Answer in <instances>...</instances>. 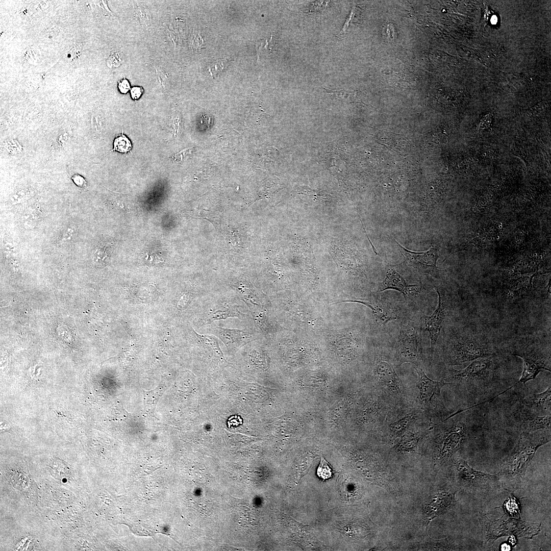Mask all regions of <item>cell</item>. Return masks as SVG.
Listing matches in <instances>:
<instances>
[{
	"label": "cell",
	"instance_id": "6da1fadb",
	"mask_svg": "<svg viewBox=\"0 0 551 551\" xmlns=\"http://www.w3.org/2000/svg\"><path fill=\"white\" fill-rule=\"evenodd\" d=\"M503 364L498 354L479 358L463 369H448L442 380L454 385L471 404L480 403L514 384L506 375Z\"/></svg>",
	"mask_w": 551,
	"mask_h": 551
},
{
	"label": "cell",
	"instance_id": "7a4b0ae2",
	"mask_svg": "<svg viewBox=\"0 0 551 551\" xmlns=\"http://www.w3.org/2000/svg\"><path fill=\"white\" fill-rule=\"evenodd\" d=\"M550 429H542L520 434L515 446L503 460L501 474L516 482L519 481L537 449L550 440Z\"/></svg>",
	"mask_w": 551,
	"mask_h": 551
},
{
	"label": "cell",
	"instance_id": "3957f363",
	"mask_svg": "<svg viewBox=\"0 0 551 551\" xmlns=\"http://www.w3.org/2000/svg\"><path fill=\"white\" fill-rule=\"evenodd\" d=\"M496 354V349L484 336L470 332L451 340L445 349L443 357L447 365L455 366Z\"/></svg>",
	"mask_w": 551,
	"mask_h": 551
},
{
	"label": "cell",
	"instance_id": "277c9868",
	"mask_svg": "<svg viewBox=\"0 0 551 551\" xmlns=\"http://www.w3.org/2000/svg\"><path fill=\"white\" fill-rule=\"evenodd\" d=\"M502 416L506 426L520 434L550 429V415H537L527 407L520 398L506 406L503 411Z\"/></svg>",
	"mask_w": 551,
	"mask_h": 551
},
{
	"label": "cell",
	"instance_id": "5b68a950",
	"mask_svg": "<svg viewBox=\"0 0 551 551\" xmlns=\"http://www.w3.org/2000/svg\"><path fill=\"white\" fill-rule=\"evenodd\" d=\"M437 428L436 458L445 460L462 445L469 435V425L464 418H457L441 423Z\"/></svg>",
	"mask_w": 551,
	"mask_h": 551
},
{
	"label": "cell",
	"instance_id": "8992f818",
	"mask_svg": "<svg viewBox=\"0 0 551 551\" xmlns=\"http://www.w3.org/2000/svg\"><path fill=\"white\" fill-rule=\"evenodd\" d=\"M512 355L521 357L523 360V370L521 377L517 384L525 383L534 379L541 371H550V356L549 352H545L540 348L530 345H522L516 348Z\"/></svg>",
	"mask_w": 551,
	"mask_h": 551
},
{
	"label": "cell",
	"instance_id": "52a82bcc",
	"mask_svg": "<svg viewBox=\"0 0 551 551\" xmlns=\"http://www.w3.org/2000/svg\"><path fill=\"white\" fill-rule=\"evenodd\" d=\"M396 351L400 364L410 362L418 365L420 343L417 328L411 324H400Z\"/></svg>",
	"mask_w": 551,
	"mask_h": 551
},
{
	"label": "cell",
	"instance_id": "ba28073f",
	"mask_svg": "<svg viewBox=\"0 0 551 551\" xmlns=\"http://www.w3.org/2000/svg\"><path fill=\"white\" fill-rule=\"evenodd\" d=\"M395 241L405 261L410 266L421 272L433 274L436 272V262L439 257V250L437 247L433 246L426 251L415 252L405 248L395 240Z\"/></svg>",
	"mask_w": 551,
	"mask_h": 551
},
{
	"label": "cell",
	"instance_id": "9c48e42d",
	"mask_svg": "<svg viewBox=\"0 0 551 551\" xmlns=\"http://www.w3.org/2000/svg\"><path fill=\"white\" fill-rule=\"evenodd\" d=\"M375 373L379 383L390 393L398 396L403 394L402 382L392 364L386 357L379 358L375 366Z\"/></svg>",
	"mask_w": 551,
	"mask_h": 551
},
{
	"label": "cell",
	"instance_id": "30bf717a",
	"mask_svg": "<svg viewBox=\"0 0 551 551\" xmlns=\"http://www.w3.org/2000/svg\"><path fill=\"white\" fill-rule=\"evenodd\" d=\"M414 368L418 375L416 386L419 390V400L424 405H433L439 399L442 388L449 383L443 380L436 381L430 379L418 365H415Z\"/></svg>",
	"mask_w": 551,
	"mask_h": 551
},
{
	"label": "cell",
	"instance_id": "8fae6325",
	"mask_svg": "<svg viewBox=\"0 0 551 551\" xmlns=\"http://www.w3.org/2000/svg\"><path fill=\"white\" fill-rule=\"evenodd\" d=\"M439 296L438 305L430 316H424L423 319L431 340V353L433 354L438 338L443 327L446 315V306L443 294L435 287Z\"/></svg>",
	"mask_w": 551,
	"mask_h": 551
},
{
	"label": "cell",
	"instance_id": "7c38bea8",
	"mask_svg": "<svg viewBox=\"0 0 551 551\" xmlns=\"http://www.w3.org/2000/svg\"><path fill=\"white\" fill-rule=\"evenodd\" d=\"M387 289L397 290L402 293L405 298L416 295L420 291V288L417 285L408 284L398 272L390 268L388 269L386 277L381 284L379 291Z\"/></svg>",
	"mask_w": 551,
	"mask_h": 551
},
{
	"label": "cell",
	"instance_id": "4fadbf2b",
	"mask_svg": "<svg viewBox=\"0 0 551 551\" xmlns=\"http://www.w3.org/2000/svg\"><path fill=\"white\" fill-rule=\"evenodd\" d=\"M456 466L461 478L470 488L487 486L496 479V476L475 471L462 459L457 460Z\"/></svg>",
	"mask_w": 551,
	"mask_h": 551
},
{
	"label": "cell",
	"instance_id": "5bb4252c",
	"mask_svg": "<svg viewBox=\"0 0 551 551\" xmlns=\"http://www.w3.org/2000/svg\"><path fill=\"white\" fill-rule=\"evenodd\" d=\"M522 402L529 409L539 415L540 412L546 411L550 413L551 387L539 394H529L520 397Z\"/></svg>",
	"mask_w": 551,
	"mask_h": 551
},
{
	"label": "cell",
	"instance_id": "9a60e30c",
	"mask_svg": "<svg viewBox=\"0 0 551 551\" xmlns=\"http://www.w3.org/2000/svg\"><path fill=\"white\" fill-rule=\"evenodd\" d=\"M358 302L365 304L372 310L377 321L380 325H385L389 321L398 318L396 314L384 303H370L362 301Z\"/></svg>",
	"mask_w": 551,
	"mask_h": 551
},
{
	"label": "cell",
	"instance_id": "2e32d148",
	"mask_svg": "<svg viewBox=\"0 0 551 551\" xmlns=\"http://www.w3.org/2000/svg\"><path fill=\"white\" fill-rule=\"evenodd\" d=\"M452 495L448 493L437 494L426 507V515L429 517H434L445 510L450 505Z\"/></svg>",
	"mask_w": 551,
	"mask_h": 551
},
{
	"label": "cell",
	"instance_id": "e0dca14e",
	"mask_svg": "<svg viewBox=\"0 0 551 551\" xmlns=\"http://www.w3.org/2000/svg\"><path fill=\"white\" fill-rule=\"evenodd\" d=\"M213 330L226 344L235 342H244L251 339V335L242 330L223 329L214 325Z\"/></svg>",
	"mask_w": 551,
	"mask_h": 551
},
{
	"label": "cell",
	"instance_id": "ac0fdd59",
	"mask_svg": "<svg viewBox=\"0 0 551 551\" xmlns=\"http://www.w3.org/2000/svg\"><path fill=\"white\" fill-rule=\"evenodd\" d=\"M417 417V414L411 412L398 418L388 425V429L392 437L402 436Z\"/></svg>",
	"mask_w": 551,
	"mask_h": 551
},
{
	"label": "cell",
	"instance_id": "d6986e66",
	"mask_svg": "<svg viewBox=\"0 0 551 551\" xmlns=\"http://www.w3.org/2000/svg\"><path fill=\"white\" fill-rule=\"evenodd\" d=\"M401 439L396 446V448L400 452H409L413 450L416 446L420 436L410 431H406L402 436Z\"/></svg>",
	"mask_w": 551,
	"mask_h": 551
},
{
	"label": "cell",
	"instance_id": "ffe728a7",
	"mask_svg": "<svg viewBox=\"0 0 551 551\" xmlns=\"http://www.w3.org/2000/svg\"><path fill=\"white\" fill-rule=\"evenodd\" d=\"M276 39L272 35L258 41L256 43V50L258 56L269 55L274 51H276L274 48L276 47Z\"/></svg>",
	"mask_w": 551,
	"mask_h": 551
},
{
	"label": "cell",
	"instance_id": "44dd1931",
	"mask_svg": "<svg viewBox=\"0 0 551 551\" xmlns=\"http://www.w3.org/2000/svg\"><path fill=\"white\" fill-rule=\"evenodd\" d=\"M132 148L131 140L124 134L121 133L115 138L113 141V151L127 153Z\"/></svg>",
	"mask_w": 551,
	"mask_h": 551
},
{
	"label": "cell",
	"instance_id": "7402d4cb",
	"mask_svg": "<svg viewBox=\"0 0 551 551\" xmlns=\"http://www.w3.org/2000/svg\"><path fill=\"white\" fill-rule=\"evenodd\" d=\"M135 10L141 24L144 27L149 26L152 17L148 10L143 5L139 4L135 5Z\"/></svg>",
	"mask_w": 551,
	"mask_h": 551
},
{
	"label": "cell",
	"instance_id": "603a6c76",
	"mask_svg": "<svg viewBox=\"0 0 551 551\" xmlns=\"http://www.w3.org/2000/svg\"><path fill=\"white\" fill-rule=\"evenodd\" d=\"M229 61L227 59L218 60L211 64L207 68V72L211 77L214 78L220 73L227 66Z\"/></svg>",
	"mask_w": 551,
	"mask_h": 551
},
{
	"label": "cell",
	"instance_id": "cb8c5ba5",
	"mask_svg": "<svg viewBox=\"0 0 551 551\" xmlns=\"http://www.w3.org/2000/svg\"><path fill=\"white\" fill-rule=\"evenodd\" d=\"M190 47L193 51L201 49L204 45V40L200 32L193 30L189 38Z\"/></svg>",
	"mask_w": 551,
	"mask_h": 551
},
{
	"label": "cell",
	"instance_id": "d4e9b609",
	"mask_svg": "<svg viewBox=\"0 0 551 551\" xmlns=\"http://www.w3.org/2000/svg\"><path fill=\"white\" fill-rule=\"evenodd\" d=\"M317 473L319 477L323 480L328 479L332 477V469L329 463L323 457L321 458Z\"/></svg>",
	"mask_w": 551,
	"mask_h": 551
},
{
	"label": "cell",
	"instance_id": "484cf974",
	"mask_svg": "<svg viewBox=\"0 0 551 551\" xmlns=\"http://www.w3.org/2000/svg\"><path fill=\"white\" fill-rule=\"evenodd\" d=\"M234 310H235L229 308L228 309L224 308L221 310H218L212 313L211 319H221L233 316H238V311H234Z\"/></svg>",
	"mask_w": 551,
	"mask_h": 551
},
{
	"label": "cell",
	"instance_id": "4316f807",
	"mask_svg": "<svg viewBox=\"0 0 551 551\" xmlns=\"http://www.w3.org/2000/svg\"><path fill=\"white\" fill-rule=\"evenodd\" d=\"M123 61L122 56L118 52L112 53L107 61V66L109 68H115L119 66Z\"/></svg>",
	"mask_w": 551,
	"mask_h": 551
},
{
	"label": "cell",
	"instance_id": "83f0119b",
	"mask_svg": "<svg viewBox=\"0 0 551 551\" xmlns=\"http://www.w3.org/2000/svg\"><path fill=\"white\" fill-rule=\"evenodd\" d=\"M156 75L158 83L163 87L167 86L169 78L167 73L162 68L157 67L155 68Z\"/></svg>",
	"mask_w": 551,
	"mask_h": 551
},
{
	"label": "cell",
	"instance_id": "f1b7e54d",
	"mask_svg": "<svg viewBox=\"0 0 551 551\" xmlns=\"http://www.w3.org/2000/svg\"><path fill=\"white\" fill-rule=\"evenodd\" d=\"M106 257L107 254L105 250L103 249V248H98L93 255V262L96 265H104Z\"/></svg>",
	"mask_w": 551,
	"mask_h": 551
},
{
	"label": "cell",
	"instance_id": "f546056e",
	"mask_svg": "<svg viewBox=\"0 0 551 551\" xmlns=\"http://www.w3.org/2000/svg\"><path fill=\"white\" fill-rule=\"evenodd\" d=\"M165 34L166 39L169 43L170 45L174 46H177L179 43V40L176 33L173 30L168 28H166L165 30Z\"/></svg>",
	"mask_w": 551,
	"mask_h": 551
},
{
	"label": "cell",
	"instance_id": "4dcf8cb0",
	"mask_svg": "<svg viewBox=\"0 0 551 551\" xmlns=\"http://www.w3.org/2000/svg\"><path fill=\"white\" fill-rule=\"evenodd\" d=\"M75 234V231L72 227H68L64 231L61 236V242L62 243L71 241Z\"/></svg>",
	"mask_w": 551,
	"mask_h": 551
},
{
	"label": "cell",
	"instance_id": "1f68e13d",
	"mask_svg": "<svg viewBox=\"0 0 551 551\" xmlns=\"http://www.w3.org/2000/svg\"><path fill=\"white\" fill-rule=\"evenodd\" d=\"M118 88L119 91L122 93H127L130 89V84L129 81L125 79L120 80L118 83Z\"/></svg>",
	"mask_w": 551,
	"mask_h": 551
},
{
	"label": "cell",
	"instance_id": "d6a6232c",
	"mask_svg": "<svg viewBox=\"0 0 551 551\" xmlns=\"http://www.w3.org/2000/svg\"><path fill=\"white\" fill-rule=\"evenodd\" d=\"M71 179L73 183L78 186L83 188L87 185V182L85 178L78 174H74Z\"/></svg>",
	"mask_w": 551,
	"mask_h": 551
},
{
	"label": "cell",
	"instance_id": "836d02e7",
	"mask_svg": "<svg viewBox=\"0 0 551 551\" xmlns=\"http://www.w3.org/2000/svg\"><path fill=\"white\" fill-rule=\"evenodd\" d=\"M143 92L142 88L139 86H134L131 88L130 91L131 97L134 100L138 99L142 95Z\"/></svg>",
	"mask_w": 551,
	"mask_h": 551
},
{
	"label": "cell",
	"instance_id": "e575fe53",
	"mask_svg": "<svg viewBox=\"0 0 551 551\" xmlns=\"http://www.w3.org/2000/svg\"><path fill=\"white\" fill-rule=\"evenodd\" d=\"M491 22H492L493 23H496V22H497V18H496V17H495V16H493V18H492V20H491Z\"/></svg>",
	"mask_w": 551,
	"mask_h": 551
}]
</instances>
